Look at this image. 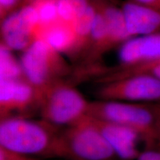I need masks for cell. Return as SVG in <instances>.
I'll list each match as a JSON object with an SVG mask.
<instances>
[{"mask_svg":"<svg viewBox=\"0 0 160 160\" xmlns=\"http://www.w3.org/2000/svg\"><path fill=\"white\" fill-rule=\"evenodd\" d=\"M62 128L25 116L4 118L0 122V147L33 158L62 159Z\"/></svg>","mask_w":160,"mask_h":160,"instance_id":"6da1fadb","label":"cell"},{"mask_svg":"<svg viewBox=\"0 0 160 160\" xmlns=\"http://www.w3.org/2000/svg\"><path fill=\"white\" fill-rule=\"evenodd\" d=\"M88 116L134 130L146 147L158 145L155 103H131L97 99L91 102Z\"/></svg>","mask_w":160,"mask_h":160,"instance_id":"7a4b0ae2","label":"cell"},{"mask_svg":"<svg viewBox=\"0 0 160 160\" xmlns=\"http://www.w3.org/2000/svg\"><path fill=\"white\" fill-rule=\"evenodd\" d=\"M91 102L76 88L74 83L65 79L39 93L37 111L40 119L65 128L88 116Z\"/></svg>","mask_w":160,"mask_h":160,"instance_id":"3957f363","label":"cell"},{"mask_svg":"<svg viewBox=\"0 0 160 160\" xmlns=\"http://www.w3.org/2000/svg\"><path fill=\"white\" fill-rule=\"evenodd\" d=\"M62 55L42 39L35 40L22 51L20 64L24 77L39 95L74 72Z\"/></svg>","mask_w":160,"mask_h":160,"instance_id":"277c9868","label":"cell"},{"mask_svg":"<svg viewBox=\"0 0 160 160\" xmlns=\"http://www.w3.org/2000/svg\"><path fill=\"white\" fill-rule=\"evenodd\" d=\"M62 159L67 160H117L95 122L87 116L61 131Z\"/></svg>","mask_w":160,"mask_h":160,"instance_id":"5b68a950","label":"cell"},{"mask_svg":"<svg viewBox=\"0 0 160 160\" xmlns=\"http://www.w3.org/2000/svg\"><path fill=\"white\" fill-rule=\"evenodd\" d=\"M97 99L131 103L160 102V80L146 75H133L100 83Z\"/></svg>","mask_w":160,"mask_h":160,"instance_id":"8992f818","label":"cell"},{"mask_svg":"<svg viewBox=\"0 0 160 160\" xmlns=\"http://www.w3.org/2000/svg\"><path fill=\"white\" fill-rule=\"evenodd\" d=\"M39 31L37 10L32 4L25 5L1 21V44L22 52L38 39Z\"/></svg>","mask_w":160,"mask_h":160,"instance_id":"52a82bcc","label":"cell"},{"mask_svg":"<svg viewBox=\"0 0 160 160\" xmlns=\"http://www.w3.org/2000/svg\"><path fill=\"white\" fill-rule=\"evenodd\" d=\"M39 95L25 79L0 80V117L25 116L38 109Z\"/></svg>","mask_w":160,"mask_h":160,"instance_id":"ba28073f","label":"cell"},{"mask_svg":"<svg viewBox=\"0 0 160 160\" xmlns=\"http://www.w3.org/2000/svg\"><path fill=\"white\" fill-rule=\"evenodd\" d=\"M93 119L113 150L117 160L137 159L142 151L139 149V142L143 140L137 131L119 124L96 118Z\"/></svg>","mask_w":160,"mask_h":160,"instance_id":"9c48e42d","label":"cell"},{"mask_svg":"<svg viewBox=\"0 0 160 160\" xmlns=\"http://www.w3.org/2000/svg\"><path fill=\"white\" fill-rule=\"evenodd\" d=\"M128 30L132 37L160 33V9L126 0L121 5Z\"/></svg>","mask_w":160,"mask_h":160,"instance_id":"30bf717a","label":"cell"},{"mask_svg":"<svg viewBox=\"0 0 160 160\" xmlns=\"http://www.w3.org/2000/svg\"><path fill=\"white\" fill-rule=\"evenodd\" d=\"M160 57V33L132 37L119 47L118 65H130Z\"/></svg>","mask_w":160,"mask_h":160,"instance_id":"8fae6325","label":"cell"},{"mask_svg":"<svg viewBox=\"0 0 160 160\" xmlns=\"http://www.w3.org/2000/svg\"><path fill=\"white\" fill-rule=\"evenodd\" d=\"M102 12L108 27V50L121 46L133 37L128 30L121 5H116L108 0H94Z\"/></svg>","mask_w":160,"mask_h":160,"instance_id":"7c38bea8","label":"cell"},{"mask_svg":"<svg viewBox=\"0 0 160 160\" xmlns=\"http://www.w3.org/2000/svg\"><path fill=\"white\" fill-rule=\"evenodd\" d=\"M133 75H146L160 80V57L134 65L99 67L93 77L97 83H103Z\"/></svg>","mask_w":160,"mask_h":160,"instance_id":"4fadbf2b","label":"cell"},{"mask_svg":"<svg viewBox=\"0 0 160 160\" xmlns=\"http://www.w3.org/2000/svg\"><path fill=\"white\" fill-rule=\"evenodd\" d=\"M38 39L45 40L51 47L70 57L75 44V33L71 24L60 21L42 29Z\"/></svg>","mask_w":160,"mask_h":160,"instance_id":"5bb4252c","label":"cell"},{"mask_svg":"<svg viewBox=\"0 0 160 160\" xmlns=\"http://www.w3.org/2000/svg\"><path fill=\"white\" fill-rule=\"evenodd\" d=\"M12 52L3 44L0 45V80L25 79L20 61Z\"/></svg>","mask_w":160,"mask_h":160,"instance_id":"9a60e30c","label":"cell"},{"mask_svg":"<svg viewBox=\"0 0 160 160\" xmlns=\"http://www.w3.org/2000/svg\"><path fill=\"white\" fill-rule=\"evenodd\" d=\"M61 21L72 24L91 5V0H56Z\"/></svg>","mask_w":160,"mask_h":160,"instance_id":"2e32d148","label":"cell"},{"mask_svg":"<svg viewBox=\"0 0 160 160\" xmlns=\"http://www.w3.org/2000/svg\"><path fill=\"white\" fill-rule=\"evenodd\" d=\"M32 5L37 10L39 18V33L42 29L60 21L56 0H39Z\"/></svg>","mask_w":160,"mask_h":160,"instance_id":"e0dca14e","label":"cell"},{"mask_svg":"<svg viewBox=\"0 0 160 160\" xmlns=\"http://www.w3.org/2000/svg\"><path fill=\"white\" fill-rule=\"evenodd\" d=\"M25 5V0H0V22Z\"/></svg>","mask_w":160,"mask_h":160,"instance_id":"ac0fdd59","label":"cell"},{"mask_svg":"<svg viewBox=\"0 0 160 160\" xmlns=\"http://www.w3.org/2000/svg\"><path fill=\"white\" fill-rule=\"evenodd\" d=\"M136 160H160V145L146 147Z\"/></svg>","mask_w":160,"mask_h":160,"instance_id":"d6986e66","label":"cell"},{"mask_svg":"<svg viewBox=\"0 0 160 160\" xmlns=\"http://www.w3.org/2000/svg\"><path fill=\"white\" fill-rule=\"evenodd\" d=\"M37 158L27 157L0 147V160H35Z\"/></svg>","mask_w":160,"mask_h":160,"instance_id":"ffe728a7","label":"cell"},{"mask_svg":"<svg viewBox=\"0 0 160 160\" xmlns=\"http://www.w3.org/2000/svg\"><path fill=\"white\" fill-rule=\"evenodd\" d=\"M132 1L147 7L160 9V0H132Z\"/></svg>","mask_w":160,"mask_h":160,"instance_id":"44dd1931","label":"cell"},{"mask_svg":"<svg viewBox=\"0 0 160 160\" xmlns=\"http://www.w3.org/2000/svg\"><path fill=\"white\" fill-rule=\"evenodd\" d=\"M156 113L157 117V138L158 143L160 145V102L155 104Z\"/></svg>","mask_w":160,"mask_h":160,"instance_id":"7402d4cb","label":"cell"},{"mask_svg":"<svg viewBox=\"0 0 160 160\" xmlns=\"http://www.w3.org/2000/svg\"><path fill=\"white\" fill-rule=\"evenodd\" d=\"M37 1L39 0H25V5H29V4H33Z\"/></svg>","mask_w":160,"mask_h":160,"instance_id":"603a6c76","label":"cell"},{"mask_svg":"<svg viewBox=\"0 0 160 160\" xmlns=\"http://www.w3.org/2000/svg\"><path fill=\"white\" fill-rule=\"evenodd\" d=\"M35 160H43V159H36ZM44 160H45V159H44Z\"/></svg>","mask_w":160,"mask_h":160,"instance_id":"cb8c5ba5","label":"cell"}]
</instances>
